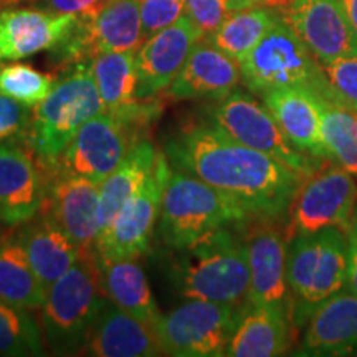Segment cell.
Instances as JSON below:
<instances>
[{
    "label": "cell",
    "instance_id": "6da1fadb",
    "mask_svg": "<svg viewBox=\"0 0 357 357\" xmlns=\"http://www.w3.org/2000/svg\"><path fill=\"white\" fill-rule=\"evenodd\" d=\"M172 167L207 182L253 217L281 218L305 181L271 155L231 139L207 119L178 126L164 139Z\"/></svg>",
    "mask_w": 357,
    "mask_h": 357
},
{
    "label": "cell",
    "instance_id": "7a4b0ae2",
    "mask_svg": "<svg viewBox=\"0 0 357 357\" xmlns=\"http://www.w3.org/2000/svg\"><path fill=\"white\" fill-rule=\"evenodd\" d=\"M234 230L235 227L215 230L187 248L172 250L167 266L169 283L182 298L247 305L248 253L245 240Z\"/></svg>",
    "mask_w": 357,
    "mask_h": 357
},
{
    "label": "cell",
    "instance_id": "3957f363",
    "mask_svg": "<svg viewBox=\"0 0 357 357\" xmlns=\"http://www.w3.org/2000/svg\"><path fill=\"white\" fill-rule=\"evenodd\" d=\"M242 204L207 182L172 167L158 222L164 247L182 250L222 229H238L255 220Z\"/></svg>",
    "mask_w": 357,
    "mask_h": 357
},
{
    "label": "cell",
    "instance_id": "277c9868",
    "mask_svg": "<svg viewBox=\"0 0 357 357\" xmlns=\"http://www.w3.org/2000/svg\"><path fill=\"white\" fill-rule=\"evenodd\" d=\"M106 300L91 250L47 289L38 310L47 349L55 356L82 354Z\"/></svg>",
    "mask_w": 357,
    "mask_h": 357
},
{
    "label": "cell",
    "instance_id": "5b68a950",
    "mask_svg": "<svg viewBox=\"0 0 357 357\" xmlns=\"http://www.w3.org/2000/svg\"><path fill=\"white\" fill-rule=\"evenodd\" d=\"M105 111L88 66H77L60 78L52 93L33 108L25 146L45 171H52L79 128Z\"/></svg>",
    "mask_w": 357,
    "mask_h": 357
},
{
    "label": "cell",
    "instance_id": "8992f818",
    "mask_svg": "<svg viewBox=\"0 0 357 357\" xmlns=\"http://www.w3.org/2000/svg\"><path fill=\"white\" fill-rule=\"evenodd\" d=\"M238 65L243 84L255 96L280 88H306L333 98L323 66L280 15Z\"/></svg>",
    "mask_w": 357,
    "mask_h": 357
},
{
    "label": "cell",
    "instance_id": "52a82bcc",
    "mask_svg": "<svg viewBox=\"0 0 357 357\" xmlns=\"http://www.w3.org/2000/svg\"><path fill=\"white\" fill-rule=\"evenodd\" d=\"M202 116L231 139L271 155L303 177L321 169L323 160L298 151L281 131L265 102L255 100V95L234 89L223 100L204 106Z\"/></svg>",
    "mask_w": 357,
    "mask_h": 357
},
{
    "label": "cell",
    "instance_id": "ba28073f",
    "mask_svg": "<svg viewBox=\"0 0 357 357\" xmlns=\"http://www.w3.org/2000/svg\"><path fill=\"white\" fill-rule=\"evenodd\" d=\"M142 43L139 0H105L78 15L71 32L52 50L53 61L73 70L102 53L137 52Z\"/></svg>",
    "mask_w": 357,
    "mask_h": 357
},
{
    "label": "cell",
    "instance_id": "9c48e42d",
    "mask_svg": "<svg viewBox=\"0 0 357 357\" xmlns=\"http://www.w3.org/2000/svg\"><path fill=\"white\" fill-rule=\"evenodd\" d=\"M243 306L185 300L160 316L154 329L164 354L176 357L225 356Z\"/></svg>",
    "mask_w": 357,
    "mask_h": 357
},
{
    "label": "cell",
    "instance_id": "30bf717a",
    "mask_svg": "<svg viewBox=\"0 0 357 357\" xmlns=\"http://www.w3.org/2000/svg\"><path fill=\"white\" fill-rule=\"evenodd\" d=\"M357 202L354 176L341 166L318 169L305 177L289 207V238L326 229L347 231Z\"/></svg>",
    "mask_w": 357,
    "mask_h": 357
},
{
    "label": "cell",
    "instance_id": "8fae6325",
    "mask_svg": "<svg viewBox=\"0 0 357 357\" xmlns=\"http://www.w3.org/2000/svg\"><path fill=\"white\" fill-rule=\"evenodd\" d=\"M171 171V162L162 151L146 185L129 199L116 213L113 222L100 231L93 248L98 257L105 260L139 258L149 250Z\"/></svg>",
    "mask_w": 357,
    "mask_h": 357
},
{
    "label": "cell",
    "instance_id": "7c38bea8",
    "mask_svg": "<svg viewBox=\"0 0 357 357\" xmlns=\"http://www.w3.org/2000/svg\"><path fill=\"white\" fill-rule=\"evenodd\" d=\"M144 128L108 111L93 116L79 128L55 167L101 185L142 137Z\"/></svg>",
    "mask_w": 357,
    "mask_h": 357
},
{
    "label": "cell",
    "instance_id": "4fadbf2b",
    "mask_svg": "<svg viewBox=\"0 0 357 357\" xmlns=\"http://www.w3.org/2000/svg\"><path fill=\"white\" fill-rule=\"evenodd\" d=\"M273 222L275 218L257 217L243 236L250 266L248 303L280 307L293 321V300L287 276L288 243Z\"/></svg>",
    "mask_w": 357,
    "mask_h": 357
},
{
    "label": "cell",
    "instance_id": "5bb4252c",
    "mask_svg": "<svg viewBox=\"0 0 357 357\" xmlns=\"http://www.w3.org/2000/svg\"><path fill=\"white\" fill-rule=\"evenodd\" d=\"M283 19L321 66L357 56V32L339 0H291Z\"/></svg>",
    "mask_w": 357,
    "mask_h": 357
},
{
    "label": "cell",
    "instance_id": "9a60e30c",
    "mask_svg": "<svg viewBox=\"0 0 357 357\" xmlns=\"http://www.w3.org/2000/svg\"><path fill=\"white\" fill-rule=\"evenodd\" d=\"M202 38L205 37L187 15L147 38L136 52L137 100H155L166 93Z\"/></svg>",
    "mask_w": 357,
    "mask_h": 357
},
{
    "label": "cell",
    "instance_id": "2e32d148",
    "mask_svg": "<svg viewBox=\"0 0 357 357\" xmlns=\"http://www.w3.org/2000/svg\"><path fill=\"white\" fill-rule=\"evenodd\" d=\"M47 174L48 189L43 208L84 252H91L101 231L100 185L60 167Z\"/></svg>",
    "mask_w": 357,
    "mask_h": 357
},
{
    "label": "cell",
    "instance_id": "e0dca14e",
    "mask_svg": "<svg viewBox=\"0 0 357 357\" xmlns=\"http://www.w3.org/2000/svg\"><path fill=\"white\" fill-rule=\"evenodd\" d=\"M48 174L22 142L0 144V215L19 227L42 211Z\"/></svg>",
    "mask_w": 357,
    "mask_h": 357
},
{
    "label": "cell",
    "instance_id": "ac0fdd59",
    "mask_svg": "<svg viewBox=\"0 0 357 357\" xmlns=\"http://www.w3.org/2000/svg\"><path fill=\"white\" fill-rule=\"evenodd\" d=\"M78 15L43 8L0 10V58L24 60L40 52L53 50L71 32Z\"/></svg>",
    "mask_w": 357,
    "mask_h": 357
},
{
    "label": "cell",
    "instance_id": "d6986e66",
    "mask_svg": "<svg viewBox=\"0 0 357 357\" xmlns=\"http://www.w3.org/2000/svg\"><path fill=\"white\" fill-rule=\"evenodd\" d=\"M105 111L134 124L147 128L159 116L155 100H137L136 52H109L93 58L89 63Z\"/></svg>",
    "mask_w": 357,
    "mask_h": 357
},
{
    "label": "cell",
    "instance_id": "ffe728a7",
    "mask_svg": "<svg viewBox=\"0 0 357 357\" xmlns=\"http://www.w3.org/2000/svg\"><path fill=\"white\" fill-rule=\"evenodd\" d=\"M242 82L238 61L215 47L207 37L199 40L185 65L167 89L171 100L220 101Z\"/></svg>",
    "mask_w": 357,
    "mask_h": 357
},
{
    "label": "cell",
    "instance_id": "44dd1931",
    "mask_svg": "<svg viewBox=\"0 0 357 357\" xmlns=\"http://www.w3.org/2000/svg\"><path fill=\"white\" fill-rule=\"evenodd\" d=\"M296 356H357V298L342 288L312 311Z\"/></svg>",
    "mask_w": 357,
    "mask_h": 357
},
{
    "label": "cell",
    "instance_id": "7402d4cb",
    "mask_svg": "<svg viewBox=\"0 0 357 357\" xmlns=\"http://www.w3.org/2000/svg\"><path fill=\"white\" fill-rule=\"evenodd\" d=\"M154 326L134 318L106 300L82 356L91 357H158L162 356Z\"/></svg>",
    "mask_w": 357,
    "mask_h": 357
},
{
    "label": "cell",
    "instance_id": "603a6c76",
    "mask_svg": "<svg viewBox=\"0 0 357 357\" xmlns=\"http://www.w3.org/2000/svg\"><path fill=\"white\" fill-rule=\"evenodd\" d=\"M15 234L47 289L86 253L45 208L20 223Z\"/></svg>",
    "mask_w": 357,
    "mask_h": 357
},
{
    "label": "cell",
    "instance_id": "cb8c5ba5",
    "mask_svg": "<svg viewBox=\"0 0 357 357\" xmlns=\"http://www.w3.org/2000/svg\"><path fill=\"white\" fill-rule=\"evenodd\" d=\"M261 101L298 151L329 160L321 136V114L314 91L306 88H280L263 95Z\"/></svg>",
    "mask_w": 357,
    "mask_h": 357
},
{
    "label": "cell",
    "instance_id": "d4e9b609",
    "mask_svg": "<svg viewBox=\"0 0 357 357\" xmlns=\"http://www.w3.org/2000/svg\"><path fill=\"white\" fill-rule=\"evenodd\" d=\"M291 316L280 307L247 305L240 311L225 356L275 357L289 347Z\"/></svg>",
    "mask_w": 357,
    "mask_h": 357
},
{
    "label": "cell",
    "instance_id": "484cf974",
    "mask_svg": "<svg viewBox=\"0 0 357 357\" xmlns=\"http://www.w3.org/2000/svg\"><path fill=\"white\" fill-rule=\"evenodd\" d=\"M95 257L105 296L134 318L155 326L162 312L154 300L149 280L137 258L105 260L96 253Z\"/></svg>",
    "mask_w": 357,
    "mask_h": 357
},
{
    "label": "cell",
    "instance_id": "4316f807",
    "mask_svg": "<svg viewBox=\"0 0 357 357\" xmlns=\"http://www.w3.org/2000/svg\"><path fill=\"white\" fill-rule=\"evenodd\" d=\"M159 151L149 139H142L129 151L126 158L100 185V225L101 231L113 222L116 213L129 199L139 192L158 164Z\"/></svg>",
    "mask_w": 357,
    "mask_h": 357
},
{
    "label": "cell",
    "instance_id": "83f0119b",
    "mask_svg": "<svg viewBox=\"0 0 357 357\" xmlns=\"http://www.w3.org/2000/svg\"><path fill=\"white\" fill-rule=\"evenodd\" d=\"M319 236L321 250L314 281H312L305 306L293 319L296 328L306 326L312 311L333 294L346 288L347 283V257H349L347 231L341 229H326L319 231Z\"/></svg>",
    "mask_w": 357,
    "mask_h": 357
},
{
    "label": "cell",
    "instance_id": "f1b7e54d",
    "mask_svg": "<svg viewBox=\"0 0 357 357\" xmlns=\"http://www.w3.org/2000/svg\"><path fill=\"white\" fill-rule=\"evenodd\" d=\"M47 288L30 265L15 231L0 243V301L26 311H38Z\"/></svg>",
    "mask_w": 357,
    "mask_h": 357
},
{
    "label": "cell",
    "instance_id": "f546056e",
    "mask_svg": "<svg viewBox=\"0 0 357 357\" xmlns=\"http://www.w3.org/2000/svg\"><path fill=\"white\" fill-rule=\"evenodd\" d=\"M321 136L329 160L357 177V111L318 95Z\"/></svg>",
    "mask_w": 357,
    "mask_h": 357
},
{
    "label": "cell",
    "instance_id": "4dcf8cb0",
    "mask_svg": "<svg viewBox=\"0 0 357 357\" xmlns=\"http://www.w3.org/2000/svg\"><path fill=\"white\" fill-rule=\"evenodd\" d=\"M276 19L278 15L270 8H242V10L231 12L225 22L207 38L240 63L265 37Z\"/></svg>",
    "mask_w": 357,
    "mask_h": 357
},
{
    "label": "cell",
    "instance_id": "1f68e13d",
    "mask_svg": "<svg viewBox=\"0 0 357 357\" xmlns=\"http://www.w3.org/2000/svg\"><path fill=\"white\" fill-rule=\"evenodd\" d=\"M45 351L40 321L32 311L0 301V356H43Z\"/></svg>",
    "mask_w": 357,
    "mask_h": 357
},
{
    "label": "cell",
    "instance_id": "d6a6232c",
    "mask_svg": "<svg viewBox=\"0 0 357 357\" xmlns=\"http://www.w3.org/2000/svg\"><path fill=\"white\" fill-rule=\"evenodd\" d=\"M321 236L318 234L296 235L289 238L287 257V276L293 300V319L305 306L314 281L319 260Z\"/></svg>",
    "mask_w": 357,
    "mask_h": 357
},
{
    "label": "cell",
    "instance_id": "836d02e7",
    "mask_svg": "<svg viewBox=\"0 0 357 357\" xmlns=\"http://www.w3.org/2000/svg\"><path fill=\"white\" fill-rule=\"evenodd\" d=\"M56 82L53 75L43 73L32 65H0V93L30 108H35L50 95Z\"/></svg>",
    "mask_w": 357,
    "mask_h": 357
},
{
    "label": "cell",
    "instance_id": "e575fe53",
    "mask_svg": "<svg viewBox=\"0 0 357 357\" xmlns=\"http://www.w3.org/2000/svg\"><path fill=\"white\" fill-rule=\"evenodd\" d=\"M144 42L185 15V0H139Z\"/></svg>",
    "mask_w": 357,
    "mask_h": 357
},
{
    "label": "cell",
    "instance_id": "d590c367",
    "mask_svg": "<svg viewBox=\"0 0 357 357\" xmlns=\"http://www.w3.org/2000/svg\"><path fill=\"white\" fill-rule=\"evenodd\" d=\"M334 100L357 111V56H347L323 66Z\"/></svg>",
    "mask_w": 357,
    "mask_h": 357
},
{
    "label": "cell",
    "instance_id": "8d00e7d4",
    "mask_svg": "<svg viewBox=\"0 0 357 357\" xmlns=\"http://www.w3.org/2000/svg\"><path fill=\"white\" fill-rule=\"evenodd\" d=\"M32 113L33 108L0 93V144L2 142L25 144Z\"/></svg>",
    "mask_w": 357,
    "mask_h": 357
},
{
    "label": "cell",
    "instance_id": "74e56055",
    "mask_svg": "<svg viewBox=\"0 0 357 357\" xmlns=\"http://www.w3.org/2000/svg\"><path fill=\"white\" fill-rule=\"evenodd\" d=\"M230 13L227 0H185V15L204 37H211Z\"/></svg>",
    "mask_w": 357,
    "mask_h": 357
},
{
    "label": "cell",
    "instance_id": "f35d334b",
    "mask_svg": "<svg viewBox=\"0 0 357 357\" xmlns=\"http://www.w3.org/2000/svg\"><path fill=\"white\" fill-rule=\"evenodd\" d=\"M105 0H33V3L43 10L55 13H73L82 15L84 12L93 10Z\"/></svg>",
    "mask_w": 357,
    "mask_h": 357
},
{
    "label": "cell",
    "instance_id": "ab89813d",
    "mask_svg": "<svg viewBox=\"0 0 357 357\" xmlns=\"http://www.w3.org/2000/svg\"><path fill=\"white\" fill-rule=\"evenodd\" d=\"M347 242H349V257H347L346 287L357 298V229L354 225L347 230Z\"/></svg>",
    "mask_w": 357,
    "mask_h": 357
},
{
    "label": "cell",
    "instance_id": "60d3db41",
    "mask_svg": "<svg viewBox=\"0 0 357 357\" xmlns=\"http://www.w3.org/2000/svg\"><path fill=\"white\" fill-rule=\"evenodd\" d=\"M339 2H341L347 19H349L352 26H354L357 32V0H339Z\"/></svg>",
    "mask_w": 357,
    "mask_h": 357
},
{
    "label": "cell",
    "instance_id": "b9f144b4",
    "mask_svg": "<svg viewBox=\"0 0 357 357\" xmlns=\"http://www.w3.org/2000/svg\"><path fill=\"white\" fill-rule=\"evenodd\" d=\"M15 229H17L15 225H12L10 222H7L6 218L0 215V243H2L6 238H8V236L15 231Z\"/></svg>",
    "mask_w": 357,
    "mask_h": 357
},
{
    "label": "cell",
    "instance_id": "7bdbcfd3",
    "mask_svg": "<svg viewBox=\"0 0 357 357\" xmlns=\"http://www.w3.org/2000/svg\"><path fill=\"white\" fill-rule=\"evenodd\" d=\"M227 2H229L230 10L236 12V10H242V8L253 7L258 0H227Z\"/></svg>",
    "mask_w": 357,
    "mask_h": 357
},
{
    "label": "cell",
    "instance_id": "ee69618b",
    "mask_svg": "<svg viewBox=\"0 0 357 357\" xmlns=\"http://www.w3.org/2000/svg\"><path fill=\"white\" fill-rule=\"evenodd\" d=\"M352 225L357 229V202H356V208H354V217H352Z\"/></svg>",
    "mask_w": 357,
    "mask_h": 357
},
{
    "label": "cell",
    "instance_id": "f6af8a7d",
    "mask_svg": "<svg viewBox=\"0 0 357 357\" xmlns=\"http://www.w3.org/2000/svg\"><path fill=\"white\" fill-rule=\"evenodd\" d=\"M0 10H3V6H2V0H0Z\"/></svg>",
    "mask_w": 357,
    "mask_h": 357
},
{
    "label": "cell",
    "instance_id": "bcb514c9",
    "mask_svg": "<svg viewBox=\"0 0 357 357\" xmlns=\"http://www.w3.org/2000/svg\"><path fill=\"white\" fill-rule=\"evenodd\" d=\"M0 60H2V58H0Z\"/></svg>",
    "mask_w": 357,
    "mask_h": 357
}]
</instances>
